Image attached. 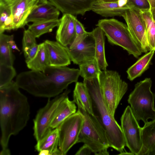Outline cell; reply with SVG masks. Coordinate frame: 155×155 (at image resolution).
Listing matches in <instances>:
<instances>
[{"label": "cell", "instance_id": "277c9868", "mask_svg": "<svg viewBox=\"0 0 155 155\" xmlns=\"http://www.w3.org/2000/svg\"><path fill=\"white\" fill-rule=\"evenodd\" d=\"M152 81L146 78L137 83L127 100L132 112L138 122L141 120L145 124L148 120L155 119V94L151 89Z\"/></svg>", "mask_w": 155, "mask_h": 155}, {"label": "cell", "instance_id": "1f68e13d", "mask_svg": "<svg viewBox=\"0 0 155 155\" xmlns=\"http://www.w3.org/2000/svg\"><path fill=\"white\" fill-rule=\"evenodd\" d=\"M36 37L28 29L25 30L23 33L22 41L23 49L37 44Z\"/></svg>", "mask_w": 155, "mask_h": 155}, {"label": "cell", "instance_id": "2e32d148", "mask_svg": "<svg viewBox=\"0 0 155 155\" xmlns=\"http://www.w3.org/2000/svg\"><path fill=\"white\" fill-rule=\"evenodd\" d=\"M48 52L49 65L67 66L71 61L66 48L57 41L46 40L44 42Z\"/></svg>", "mask_w": 155, "mask_h": 155}, {"label": "cell", "instance_id": "5bb4252c", "mask_svg": "<svg viewBox=\"0 0 155 155\" xmlns=\"http://www.w3.org/2000/svg\"><path fill=\"white\" fill-rule=\"evenodd\" d=\"M39 0H15L10 5L14 18L13 30L27 24V20Z\"/></svg>", "mask_w": 155, "mask_h": 155}, {"label": "cell", "instance_id": "4316f807", "mask_svg": "<svg viewBox=\"0 0 155 155\" xmlns=\"http://www.w3.org/2000/svg\"><path fill=\"white\" fill-rule=\"evenodd\" d=\"M59 19L35 22L28 26V29L38 38L42 35L51 32L53 29L59 25Z\"/></svg>", "mask_w": 155, "mask_h": 155}, {"label": "cell", "instance_id": "52a82bcc", "mask_svg": "<svg viewBox=\"0 0 155 155\" xmlns=\"http://www.w3.org/2000/svg\"><path fill=\"white\" fill-rule=\"evenodd\" d=\"M102 95L111 114L114 116L116 110L127 91L128 85L119 73L112 70L101 71L99 76Z\"/></svg>", "mask_w": 155, "mask_h": 155}, {"label": "cell", "instance_id": "f6af8a7d", "mask_svg": "<svg viewBox=\"0 0 155 155\" xmlns=\"http://www.w3.org/2000/svg\"><path fill=\"white\" fill-rule=\"evenodd\" d=\"M154 20L155 21V10L151 13Z\"/></svg>", "mask_w": 155, "mask_h": 155}, {"label": "cell", "instance_id": "9a60e30c", "mask_svg": "<svg viewBox=\"0 0 155 155\" xmlns=\"http://www.w3.org/2000/svg\"><path fill=\"white\" fill-rule=\"evenodd\" d=\"M75 17L73 15L65 14L59 19L56 38L57 41L64 46L71 45L75 38Z\"/></svg>", "mask_w": 155, "mask_h": 155}, {"label": "cell", "instance_id": "6da1fadb", "mask_svg": "<svg viewBox=\"0 0 155 155\" xmlns=\"http://www.w3.org/2000/svg\"><path fill=\"white\" fill-rule=\"evenodd\" d=\"M19 88L13 81L0 87V155L11 154L8 144L11 136L22 130L29 119L28 98Z\"/></svg>", "mask_w": 155, "mask_h": 155}, {"label": "cell", "instance_id": "ffe728a7", "mask_svg": "<svg viewBox=\"0 0 155 155\" xmlns=\"http://www.w3.org/2000/svg\"><path fill=\"white\" fill-rule=\"evenodd\" d=\"M91 32L95 41V58L101 71L107 70L108 65L105 55V34L98 27L94 29Z\"/></svg>", "mask_w": 155, "mask_h": 155}, {"label": "cell", "instance_id": "60d3db41", "mask_svg": "<svg viewBox=\"0 0 155 155\" xmlns=\"http://www.w3.org/2000/svg\"><path fill=\"white\" fill-rule=\"evenodd\" d=\"M117 2L120 6L123 7L127 5V0H118Z\"/></svg>", "mask_w": 155, "mask_h": 155}, {"label": "cell", "instance_id": "4fadbf2b", "mask_svg": "<svg viewBox=\"0 0 155 155\" xmlns=\"http://www.w3.org/2000/svg\"><path fill=\"white\" fill-rule=\"evenodd\" d=\"M97 0H48L63 14L84 15Z\"/></svg>", "mask_w": 155, "mask_h": 155}, {"label": "cell", "instance_id": "bcb514c9", "mask_svg": "<svg viewBox=\"0 0 155 155\" xmlns=\"http://www.w3.org/2000/svg\"><path fill=\"white\" fill-rule=\"evenodd\" d=\"M39 2H44L47 1H48V0H39Z\"/></svg>", "mask_w": 155, "mask_h": 155}, {"label": "cell", "instance_id": "3957f363", "mask_svg": "<svg viewBox=\"0 0 155 155\" xmlns=\"http://www.w3.org/2000/svg\"><path fill=\"white\" fill-rule=\"evenodd\" d=\"M90 95L93 114L104 130L110 147L120 152L124 151L125 142L121 127L111 114L102 95L99 77L84 79Z\"/></svg>", "mask_w": 155, "mask_h": 155}, {"label": "cell", "instance_id": "7402d4cb", "mask_svg": "<svg viewBox=\"0 0 155 155\" xmlns=\"http://www.w3.org/2000/svg\"><path fill=\"white\" fill-rule=\"evenodd\" d=\"M154 53L155 51L152 50L146 53L128 69L126 71L127 78L130 81L141 76L148 69Z\"/></svg>", "mask_w": 155, "mask_h": 155}, {"label": "cell", "instance_id": "8d00e7d4", "mask_svg": "<svg viewBox=\"0 0 155 155\" xmlns=\"http://www.w3.org/2000/svg\"><path fill=\"white\" fill-rule=\"evenodd\" d=\"M13 38L14 36L13 35L9 41V43L12 49H15L19 51H20V50L17 47L15 41L13 40Z\"/></svg>", "mask_w": 155, "mask_h": 155}, {"label": "cell", "instance_id": "ac0fdd59", "mask_svg": "<svg viewBox=\"0 0 155 155\" xmlns=\"http://www.w3.org/2000/svg\"><path fill=\"white\" fill-rule=\"evenodd\" d=\"M117 1L107 2L97 0L94 4L92 10L102 16L107 17L122 16L127 10L134 8L127 4L124 6L120 7Z\"/></svg>", "mask_w": 155, "mask_h": 155}, {"label": "cell", "instance_id": "44dd1931", "mask_svg": "<svg viewBox=\"0 0 155 155\" xmlns=\"http://www.w3.org/2000/svg\"><path fill=\"white\" fill-rule=\"evenodd\" d=\"M142 147L138 155H148L155 148V119L141 127Z\"/></svg>", "mask_w": 155, "mask_h": 155}, {"label": "cell", "instance_id": "30bf717a", "mask_svg": "<svg viewBox=\"0 0 155 155\" xmlns=\"http://www.w3.org/2000/svg\"><path fill=\"white\" fill-rule=\"evenodd\" d=\"M120 121L126 146L134 155H138L142 147L141 127L130 106L125 108L121 117Z\"/></svg>", "mask_w": 155, "mask_h": 155}, {"label": "cell", "instance_id": "5b68a950", "mask_svg": "<svg viewBox=\"0 0 155 155\" xmlns=\"http://www.w3.org/2000/svg\"><path fill=\"white\" fill-rule=\"evenodd\" d=\"M77 104V111L83 116L84 120L77 143H83L88 146L94 155L109 147L105 133L93 114L89 113L81 103L73 100Z\"/></svg>", "mask_w": 155, "mask_h": 155}, {"label": "cell", "instance_id": "ba28073f", "mask_svg": "<svg viewBox=\"0 0 155 155\" xmlns=\"http://www.w3.org/2000/svg\"><path fill=\"white\" fill-rule=\"evenodd\" d=\"M84 120L83 115L77 111L58 127V148L63 155H66L70 149L77 143Z\"/></svg>", "mask_w": 155, "mask_h": 155}, {"label": "cell", "instance_id": "f546056e", "mask_svg": "<svg viewBox=\"0 0 155 155\" xmlns=\"http://www.w3.org/2000/svg\"><path fill=\"white\" fill-rule=\"evenodd\" d=\"M16 74V71L13 66L0 64V87L12 82Z\"/></svg>", "mask_w": 155, "mask_h": 155}, {"label": "cell", "instance_id": "8992f818", "mask_svg": "<svg viewBox=\"0 0 155 155\" xmlns=\"http://www.w3.org/2000/svg\"><path fill=\"white\" fill-rule=\"evenodd\" d=\"M96 26L102 30L111 44L121 47L136 58L141 55L142 52L125 24L114 18L104 19L99 20Z\"/></svg>", "mask_w": 155, "mask_h": 155}, {"label": "cell", "instance_id": "7a4b0ae2", "mask_svg": "<svg viewBox=\"0 0 155 155\" xmlns=\"http://www.w3.org/2000/svg\"><path fill=\"white\" fill-rule=\"evenodd\" d=\"M78 69L49 65L43 71L30 70L22 72L16 78L19 87L36 97L51 98L62 93L68 86L77 82Z\"/></svg>", "mask_w": 155, "mask_h": 155}, {"label": "cell", "instance_id": "e575fe53", "mask_svg": "<svg viewBox=\"0 0 155 155\" xmlns=\"http://www.w3.org/2000/svg\"><path fill=\"white\" fill-rule=\"evenodd\" d=\"M74 22L76 35L74 41H76L81 38L88 32L85 30L83 25L76 17Z\"/></svg>", "mask_w": 155, "mask_h": 155}, {"label": "cell", "instance_id": "d6a6232c", "mask_svg": "<svg viewBox=\"0 0 155 155\" xmlns=\"http://www.w3.org/2000/svg\"><path fill=\"white\" fill-rule=\"evenodd\" d=\"M127 4L140 10L150 9V5L147 0H127Z\"/></svg>", "mask_w": 155, "mask_h": 155}, {"label": "cell", "instance_id": "ee69618b", "mask_svg": "<svg viewBox=\"0 0 155 155\" xmlns=\"http://www.w3.org/2000/svg\"><path fill=\"white\" fill-rule=\"evenodd\" d=\"M148 155H155V148L149 153Z\"/></svg>", "mask_w": 155, "mask_h": 155}, {"label": "cell", "instance_id": "83f0119b", "mask_svg": "<svg viewBox=\"0 0 155 155\" xmlns=\"http://www.w3.org/2000/svg\"><path fill=\"white\" fill-rule=\"evenodd\" d=\"M79 66L80 76L84 79L98 78L101 71L95 58L84 62Z\"/></svg>", "mask_w": 155, "mask_h": 155}, {"label": "cell", "instance_id": "484cf974", "mask_svg": "<svg viewBox=\"0 0 155 155\" xmlns=\"http://www.w3.org/2000/svg\"><path fill=\"white\" fill-rule=\"evenodd\" d=\"M140 11L145 26L150 50L155 51V21L150 9Z\"/></svg>", "mask_w": 155, "mask_h": 155}, {"label": "cell", "instance_id": "d4e9b609", "mask_svg": "<svg viewBox=\"0 0 155 155\" xmlns=\"http://www.w3.org/2000/svg\"><path fill=\"white\" fill-rule=\"evenodd\" d=\"M73 100H78L89 113L93 114L91 98L83 82L76 83L73 91Z\"/></svg>", "mask_w": 155, "mask_h": 155}, {"label": "cell", "instance_id": "4dcf8cb0", "mask_svg": "<svg viewBox=\"0 0 155 155\" xmlns=\"http://www.w3.org/2000/svg\"><path fill=\"white\" fill-rule=\"evenodd\" d=\"M58 127L52 130L42 138L37 141V143L35 146V150L37 151L44 144L56 139L58 137Z\"/></svg>", "mask_w": 155, "mask_h": 155}, {"label": "cell", "instance_id": "cb8c5ba5", "mask_svg": "<svg viewBox=\"0 0 155 155\" xmlns=\"http://www.w3.org/2000/svg\"><path fill=\"white\" fill-rule=\"evenodd\" d=\"M13 35L0 33V64L13 66L15 57L9 41Z\"/></svg>", "mask_w": 155, "mask_h": 155}, {"label": "cell", "instance_id": "9c48e42d", "mask_svg": "<svg viewBox=\"0 0 155 155\" xmlns=\"http://www.w3.org/2000/svg\"><path fill=\"white\" fill-rule=\"evenodd\" d=\"M67 88L52 99L48 98L43 107L38 111L33 120L34 136L37 142L46 135L52 130L50 124L54 112L61 102L70 92Z\"/></svg>", "mask_w": 155, "mask_h": 155}, {"label": "cell", "instance_id": "f1b7e54d", "mask_svg": "<svg viewBox=\"0 0 155 155\" xmlns=\"http://www.w3.org/2000/svg\"><path fill=\"white\" fill-rule=\"evenodd\" d=\"M14 18L10 6L0 5V33L13 30Z\"/></svg>", "mask_w": 155, "mask_h": 155}, {"label": "cell", "instance_id": "603a6c76", "mask_svg": "<svg viewBox=\"0 0 155 155\" xmlns=\"http://www.w3.org/2000/svg\"><path fill=\"white\" fill-rule=\"evenodd\" d=\"M26 63L28 68L36 71H43L49 65L48 54L44 42L39 45L35 57Z\"/></svg>", "mask_w": 155, "mask_h": 155}, {"label": "cell", "instance_id": "7c38bea8", "mask_svg": "<svg viewBox=\"0 0 155 155\" xmlns=\"http://www.w3.org/2000/svg\"><path fill=\"white\" fill-rule=\"evenodd\" d=\"M65 47L71 61L75 64L79 65L95 58V41L91 32L79 41Z\"/></svg>", "mask_w": 155, "mask_h": 155}, {"label": "cell", "instance_id": "7bdbcfd3", "mask_svg": "<svg viewBox=\"0 0 155 155\" xmlns=\"http://www.w3.org/2000/svg\"><path fill=\"white\" fill-rule=\"evenodd\" d=\"M101 1L107 2H117L118 0H98Z\"/></svg>", "mask_w": 155, "mask_h": 155}, {"label": "cell", "instance_id": "7dc6e473", "mask_svg": "<svg viewBox=\"0 0 155 155\" xmlns=\"http://www.w3.org/2000/svg\"></svg>", "mask_w": 155, "mask_h": 155}, {"label": "cell", "instance_id": "d590c367", "mask_svg": "<svg viewBox=\"0 0 155 155\" xmlns=\"http://www.w3.org/2000/svg\"><path fill=\"white\" fill-rule=\"evenodd\" d=\"M94 153L91 149L87 145L84 144L75 153V155H88Z\"/></svg>", "mask_w": 155, "mask_h": 155}, {"label": "cell", "instance_id": "e0dca14e", "mask_svg": "<svg viewBox=\"0 0 155 155\" xmlns=\"http://www.w3.org/2000/svg\"><path fill=\"white\" fill-rule=\"evenodd\" d=\"M33 9L28 16L27 23L58 19L60 11L49 1L41 2Z\"/></svg>", "mask_w": 155, "mask_h": 155}, {"label": "cell", "instance_id": "b9f144b4", "mask_svg": "<svg viewBox=\"0 0 155 155\" xmlns=\"http://www.w3.org/2000/svg\"><path fill=\"white\" fill-rule=\"evenodd\" d=\"M118 154L120 155H134V154L131 152H124V151L120 152Z\"/></svg>", "mask_w": 155, "mask_h": 155}, {"label": "cell", "instance_id": "ab89813d", "mask_svg": "<svg viewBox=\"0 0 155 155\" xmlns=\"http://www.w3.org/2000/svg\"><path fill=\"white\" fill-rule=\"evenodd\" d=\"M107 149H105L101 150L96 153V155H109V153L107 150Z\"/></svg>", "mask_w": 155, "mask_h": 155}, {"label": "cell", "instance_id": "8fae6325", "mask_svg": "<svg viewBox=\"0 0 155 155\" xmlns=\"http://www.w3.org/2000/svg\"><path fill=\"white\" fill-rule=\"evenodd\" d=\"M128 30L142 52L150 51L145 24L139 10L135 8L125 11L122 16Z\"/></svg>", "mask_w": 155, "mask_h": 155}, {"label": "cell", "instance_id": "f35d334b", "mask_svg": "<svg viewBox=\"0 0 155 155\" xmlns=\"http://www.w3.org/2000/svg\"><path fill=\"white\" fill-rule=\"evenodd\" d=\"M150 5V10L151 12L155 10V0H147Z\"/></svg>", "mask_w": 155, "mask_h": 155}, {"label": "cell", "instance_id": "d6986e66", "mask_svg": "<svg viewBox=\"0 0 155 155\" xmlns=\"http://www.w3.org/2000/svg\"><path fill=\"white\" fill-rule=\"evenodd\" d=\"M77 107L73 101L66 97L60 103L53 116L50 127L52 129L58 127L68 117L76 112Z\"/></svg>", "mask_w": 155, "mask_h": 155}, {"label": "cell", "instance_id": "836d02e7", "mask_svg": "<svg viewBox=\"0 0 155 155\" xmlns=\"http://www.w3.org/2000/svg\"><path fill=\"white\" fill-rule=\"evenodd\" d=\"M37 44L31 47L26 48L23 50L26 63L32 60L36 54L38 48Z\"/></svg>", "mask_w": 155, "mask_h": 155}, {"label": "cell", "instance_id": "74e56055", "mask_svg": "<svg viewBox=\"0 0 155 155\" xmlns=\"http://www.w3.org/2000/svg\"><path fill=\"white\" fill-rule=\"evenodd\" d=\"M15 0H0V5H10Z\"/></svg>", "mask_w": 155, "mask_h": 155}]
</instances>
